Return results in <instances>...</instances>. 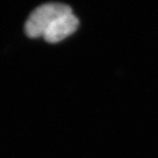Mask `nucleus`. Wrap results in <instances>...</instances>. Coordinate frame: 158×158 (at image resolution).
I'll use <instances>...</instances> for the list:
<instances>
[{
	"label": "nucleus",
	"mask_w": 158,
	"mask_h": 158,
	"mask_svg": "<svg viewBox=\"0 0 158 158\" xmlns=\"http://www.w3.org/2000/svg\"><path fill=\"white\" fill-rule=\"evenodd\" d=\"M69 6L60 2H48L37 6L25 23V33L30 38L44 35L48 27L60 17L72 13Z\"/></svg>",
	"instance_id": "obj_1"
},
{
	"label": "nucleus",
	"mask_w": 158,
	"mask_h": 158,
	"mask_svg": "<svg viewBox=\"0 0 158 158\" xmlns=\"http://www.w3.org/2000/svg\"><path fill=\"white\" fill-rule=\"evenodd\" d=\"M79 25V20L73 13L60 17L44 32L43 38L51 44L60 42L73 34Z\"/></svg>",
	"instance_id": "obj_2"
}]
</instances>
